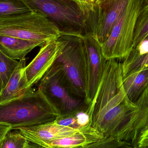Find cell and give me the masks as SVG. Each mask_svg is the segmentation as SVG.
<instances>
[{
    "mask_svg": "<svg viewBox=\"0 0 148 148\" xmlns=\"http://www.w3.org/2000/svg\"><path fill=\"white\" fill-rule=\"evenodd\" d=\"M103 137L101 133L90 127L73 135L51 141L41 147L46 148H73L92 143Z\"/></svg>",
    "mask_w": 148,
    "mask_h": 148,
    "instance_id": "13",
    "label": "cell"
},
{
    "mask_svg": "<svg viewBox=\"0 0 148 148\" xmlns=\"http://www.w3.org/2000/svg\"><path fill=\"white\" fill-rule=\"evenodd\" d=\"M0 35L45 44L60 36L58 28L36 11L0 19Z\"/></svg>",
    "mask_w": 148,
    "mask_h": 148,
    "instance_id": "5",
    "label": "cell"
},
{
    "mask_svg": "<svg viewBox=\"0 0 148 148\" xmlns=\"http://www.w3.org/2000/svg\"><path fill=\"white\" fill-rule=\"evenodd\" d=\"M11 130L12 127L11 125L0 122V143L7 134Z\"/></svg>",
    "mask_w": 148,
    "mask_h": 148,
    "instance_id": "23",
    "label": "cell"
},
{
    "mask_svg": "<svg viewBox=\"0 0 148 148\" xmlns=\"http://www.w3.org/2000/svg\"><path fill=\"white\" fill-rule=\"evenodd\" d=\"M82 38L87 57L86 100L90 106L101 81L107 60L103 56L101 46L95 36L86 35Z\"/></svg>",
    "mask_w": 148,
    "mask_h": 148,
    "instance_id": "8",
    "label": "cell"
},
{
    "mask_svg": "<svg viewBox=\"0 0 148 148\" xmlns=\"http://www.w3.org/2000/svg\"><path fill=\"white\" fill-rule=\"evenodd\" d=\"M54 122L57 124L78 131L91 127L89 110L81 111L66 117H58Z\"/></svg>",
    "mask_w": 148,
    "mask_h": 148,
    "instance_id": "16",
    "label": "cell"
},
{
    "mask_svg": "<svg viewBox=\"0 0 148 148\" xmlns=\"http://www.w3.org/2000/svg\"><path fill=\"white\" fill-rule=\"evenodd\" d=\"M134 148H148V146H147V147H134Z\"/></svg>",
    "mask_w": 148,
    "mask_h": 148,
    "instance_id": "27",
    "label": "cell"
},
{
    "mask_svg": "<svg viewBox=\"0 0 148 148\" xmlns=\"http://www.w3.org/2000/svg\"><path fill=\"white\" fill-rule=\"evenodd\" d=\"M38 88L60 117L89 110L85 99L77 95L66 78L61 66L55 62L38 83Z\"/></svg>",
    "mask_w": 148,
    "mask_h": 148,
    "instance_id": "2",
    "label": "cell"
},
{
    "mask_svg": "<svg viewBox=\"0 0 148 148\" xmlns=\"http://www.w3.org/2000/svg\"><path fill=\"white\" fill-rule=\"evenodd\" d=\"M60 116L38 88L0 103V122L11 125L12 130L53 122Z\"/></svg>",
    "mask_w": 148,
    "mask_h": 148,
    "instance_id": "1",
    "label": "cell"
},
{
    "mask_svg": "<svg viewBox=\"0 0 148 148\" xmlns=\"http://www.w3.org/2000/svg\"><path fill=\"white\" fill-rule=\"evenodd\" d=\"M18 130L29 142L40 146L80 131L57 124L54 121L32 127H20L13 130Z\"/></svg>",
    "mask_w": 148,
    "mask_h": 148,
    "instance_id": "10",
    "label": "cell"
},
{
    "mask_svg": "<svg viewBox=\"0 0 148 148\" xmlns=\"http://www.w3.org/2000/svg\"><path fill=\"white\" fill-rule=\"evenodd\" d=\"M18 62L19 61L10 58L0 49V90L5 87Z\"/></svg>",
    "mask_w": 148,
    "mask_h": 148,
    "instance_id": "18",
    "label": "cell"
},
{
    "mask_svg": "<svg viewBox=\"0 0 148 148\" xmlns=\"http://www.w3.org/2000/svg\"><path fill=\"white\" fill-rule=\"evenodd\" d=\"M147 146H148V126L141 133L136 147H141Z\"/></svg>",
    "mask_w": 148,
    "mask_h": 148,
    "instance_id": "22",
    "label": "cell"
},
{
    "mask_svg": "<svg viewBox=\"0 0 148 148\" xmlns=\"http://www.w3.org/2000/svg\"><path fill=\"white\" fill-rule=\"evenodd\" d=\"M44 44L37 42L0 35V49L11 59L21 60L33 49Z\"/></svg>",
    "mask_w": 148,
    "mask_h": 148,
    "instance_id": "12",
    "label": "cell"
},
{
    "mask_svg": "<svg viewBox=\"0 0 148 148\" xmlns=\"http://www.w3.org/2000/svg\"><path fill=\"white\" fill-rule=\"evenodd\" d=\"M146 69H148V53L139 55L132 50L122 62L123 78Z\"/></svg>",
    "mask_w": 148,
    "mask_h": 148,
    "instance_id": "15",
    "label": "cell"
},
{
    "mask_svg": "<svg viewBox=\"0 0 148 148\" xmlns=\"http://www.w3.org/2000/svg\"><path fill=\"white\" fill-rule=\"evenodd\" d=\"M24 148H46L44 147H41L39 145H36L34 143H32L29 142L27 143L26 146Z\"/></svg>",
    "mask_w": 148,
    "mask_h": 148,
    "instance_id": "26",
    "label": "cell"
},
{
    "mask_svg": "<svg viewBox=\"0 0 148 148\" xmlns=\"http://www.w3.org/2000/svg\"><path fill=\"white\" fill-rule=\"evenodd\" d=\"M148 85V69L130 75L123 79V87L126 95L135 103Z\"/></svg>",
    "mask_w": 148,
    "mask_h": 148,
    "instance_id": "14",
    "label": "cell"
},
{
    "mask_svg": "<svg viewBox=\"0 0 148 148\" xmlns=\"http://www.w3.org/2000/svg\"><path fill=\"white\" fill-rule=\"evenodd\" d=\"M82 8L84 14L89 10L94 0H74Z\"/></svg>",
    "mask_w": 148,
    "mask_h": 148,
    "instance_id": "24",
    "label": "cell"
},
{
    "mask_svg": "<svg viewBox=\"0 0 148 148\" xmlns=\"http://www.w3.org/2000/svg\"><path fill=\"white\" fill-rule=\"evenodd\" d=\"M148 33V3L143 6L135 27L133 49L135 48Z\"/></svg>",
    "mask_w": 148,
    "mask_h": 148,
    "instance_id": "19",
    "label": "cell"
},
{
    "mask_svg": "<svg viewBox=\"0 0 148 148\" xmlns=\"http://www.w3.org/2000/svg\"><path fill=\"white\" fill-rule=\"evenodd\" d=\"M28 141L18 130H11L0 143V148H24Z\"/></svg>",
    "mask_w": 148,
    "mask_h": 148,
    "instance_id": "21",
    "label": "cell"
},
{
    "mask_svg": "<svg viewBox=\"0 0 148 148\" xmlns=\"http://www.w3.org/2000/svg\"><path fill=\"white\" fill-rule=\"evenodd\" d=\"M57 40L61 47L55 62L61 66L75 94L86 100L87 57L82 36L61 34Z\"/></svg>",
    "mask_w": 148,
    "mask_h": 148,
    "instance_id": "3",
    "label": "cell"
},
{
    "mask_svg": "<svg viewBox=\"0 0 148 148\" xmlns=\"http://www.w3.org/2000/svg\"><path fill=\"white\" fill-rule=\"evenodd\" d=\"M129 0H94L85 14L86 35L95 36L101 46Z\"/></svg>",
    "mask_w": 148,
    "mask_h": 148,
    "instance_id": "7",
    "label": "cell"
},
{
    "mask_svg": "<svg viewBox=\"0 0 148 148\" xmlns=\"http://www.w3.org/2000/svg\"><path fill=\"white\" fill-rule=\"evenodd\" d=\"M136 102L141 103L148 108V85Z\"/></svg>",
    "mask_w": 148,
    "mask_h": 148,
    "instance_id": "25",
    "label": "cell"
},
{
    "mask_svg": "<svg viewBox=\"0 0 148 148\" xmlns=\"http://www.w3.org/2000/svg\"><path fill=\"white\" fill-rule=\"evenodd\" d=\"M145 4L144 0H129L109 36L102 45L106 60H123L133 50L136 21Z\"/></svg>",
    "mask_w": 148,
    "mask_h": 148,
    "instance_id": "6",
    "label": "cell"
},
{
    "mask_svg": "<svg viewBox=\"0 0 148 148\" xmlns=\"http://www.w3.org/2000/svg\"><path fill=\"white\" fill-rule=\"evenodd\" d=\"M60 42L56 40L46 42L32 61L26 66L28 87L33 88L39 82L57 59L60 50Z\"/></svg>",
    "mask_w": 148,
    "mask_h": 148,
    "instance_id": "9",
    "label": "cell"
},
{
    "mask_svg": "<svg viewBox=\"0 0 148 148\" xmlns=\"http://www.w3.org/2000/svg\"><path fill=\"white\" fill-rule=\"evenodd\" d=\"M127 142L120 140L112 137H103L99 140L84 146L73 148H134Z\"/></svg>",
    "mask_w": 148,
    "mask_h": 148,
    "instance_id": "20",
    "label": "cell"
},
{
    "mask_svg": "<svg viewBox=\"0 0 148 148\" xmlns=\"http://www.w3.org/2000/svg\"><path fill=\"white\" fill-rule=\"evenodd\" d=\"M143 40H148V33L147 34V35H146V36H145V37H144V39H143Z\"/></svg>",
    "mask_w": 148,
    "mask_h": 148,
    "instance_id": "28",
    "label": "cell"
},
{
    "mask_svg": "<svg viewBox=\"0 0 148 148\" xmlns=\"http://www.w3.org/2000/svg\"><path fill=\"white\" fill-rule=\"evenodd\" d=\"M32 11L44 15L61 34L86 35L85 16L74 0H22Z\"/></svg>",
    "mask_w": 148,
    "mask_h": 148,
    "instance_id": "4",
    "label": "cell"
},
{
    "mask_svg": "<svg viewBox=\"0 0 148 148\" xmlns=\"http://www.w3.org/2000/svg\"><path fill=\"white\" fill-rule=\"evenodd\" d=\"M144 2H145V3L147 4V3H148V0H144Z\"/></svg>",
    "mask_w": 148,
    "mask_h": 148,
    "instance_id": "29",
    "label": "cell"
},
{
    "mask_svg": "<svg viewBox=\"0 0 148 148\" xmlns=\"http://www.w3.org/2000/svg\"><path fill=\"white\" fill-rule=\"evenodd\" d=\"M31 11L22 0H0V19L23 14Z\"/></svg>",
    "mask_w": 148,
    "mask_h": 148,
    "instance_id": "17",
    "label": "cell"
},
{
    "mask_svg": "<svg viewBox=\"0 0 148 148\" xmlns=\"http://www.w3.org/2000/svg\"><path fill=\"white\" fill-rule=\"evenodd\" d=\"M26 62V58L19 61L8 83L3 88L0 90V103L18 98L33 88L28 87L25 71Z\"/></svg>",
    "mask_w": 148,
    "mask_h": 148,
    "instance_id": "11",
    "label": "cell"
}]
</instances>
